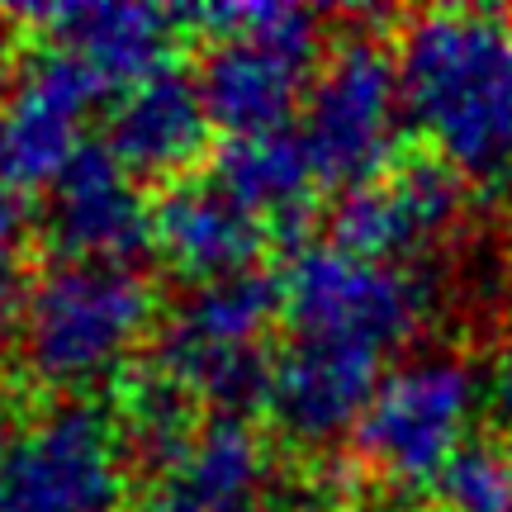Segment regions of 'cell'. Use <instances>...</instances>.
<instances>
[{
	"instance_id": "cell-21",
	"label": "cell",
	"mask_w": 512,
	"mask_h": 512,
	"mask_svg": "<svg viewBox=\"0 0 512 512\" xmlns=\"http://www.w3.org/2000/svg\"><path fill=\"white\" fill-rule=\"evenodd\" d=\"M5 446H10V441H5V427H0V456H5Z\"/></svg>"
},
{
	"instance_id": "cell-9",
	"label": "cell",
	"mask_w": 512,
	"mask_h": 512,
	"mask_svg": "<svg viewBox=\"0 0 512 512\" xmlns=\"http://www.w3.org/2000/svg\"><path fill=\"white\" fill-rule=\"evenodd\" d=\"M465 209L460 171L441 157H413L347 190L328 219V242L342 252L399 266V256L432 247Z\"/></svg>"
},
{
	"instance_id": "cell-4",
	"label": "cell",
	"mask_w": 512,
	"mask_h": 512,
	"mask_svg": "<svg viewBox=\"0 0 512 512\" xmlns=\"http://www.w3.org/2000/svg\"><path fill=\"white\" fill-rule=\"evenodd\" d=\"M285 323L304 342H342L384 356L418 328L427 294L408 271L313 242L280 275Z\"/></svg>"
},
{
	"instance_id": "cell-15",
	"label": "cell",
	"mask_w": 512,
	"mask_h": 512,
	"mask_svg": "<svg viewBox=\"0 0 512 512\" xmlns=\"http://www.w3.org/2000/svg\"><path fill=\"white\" fill-rule=\"evenodd\" d=\"M209 128L214 124L200 100V86L166 67L119 95L110 128H105V147L119 157L128 176L162 181V176H181L200 162Z\"/></svg>"
},
{
	"instance_id": "cell-16",
	"label": "cell",
	"mask_w": 512,
	"mask_h": 512,
	"mask_svg": "<svg viewBox=\"0 0 512 512\" xmlns=\"http://www.w3.org/2000/svg\"><path fill=\"white\" fill-rule=\"evenodd\" d=\"M228 200H238L247 214L294 233L309 219V195L318 181V166L299 128H271V133H242L214 152V176Z\"/></svg>"
},
{
	"instance_id": "cell-22",
	"label": "cell",
	"mask_w": 512,
	"mask_h": 512,
	"mask_svg": "<svg viewBox=\"0 0 512 512\" xmlns=\"http://www.w3.org/2000/svg\"><path fill=\"white\" fill-rule=\"evenodd\" d=\"M380 512H394V508H380Z\"/></svg>"
},
{
	"instance_id": "cell-13",
	"label": "cell",
	"mask_w": 512,
	"mask_h": 512,
	"mask_svg": "<svg viewBox=\"0 0 512 512\" xmlns=\"http://www.w3.org/2000/svg\"><path fill=\"white\" fill-rule=\"evenodd\" d=\"M271 228L228 200L214 181H181L152 204V242L166 266L190 275L195 285L219 275L252 271L256 252L266 247Z\"/></svg>"
},
{
	"instance_id": "cell-11",
	"label": "cell",
	"mask_w": 512,
	"mask_h": 512,
	"mask_svg": "<svg viewBox=\"0 0 512 512\" xmlns=\"http://www.w3.org/2000/svg\"><path fill=\"white\" fill-rule=\"evenodd\" d=\"M48 233L62 261H124L152 242V204L105 143H86L48 185Z\"/></svg>"
},
{
	"instance_id": "cell-14",
	"label": "cell",
	"mask_w": 512,
	"mask_h": 512,
	"mask_svg": "<svg viewBox=\"0 0 512 512\" xmlns=\"http://www.w3.org/2000/svg\"><path fill=\"white\" fill-rule=\"evenodd\" d=\"M57 48H72L91 62L110 91H128L147 76L166 72V57L176 48V10L157 5H38L24 10Z\"/></svg>"
},
{
	"instance_id": "cell-6",
	"label": "cell",
	"mask_w": 512,
	"mask_h": 512,
	"mask_svg": "<svg viewBox=\"0 0 512 512\" xmlns=\"http://www.w3.org/2000/svg\"><path fill=\"white\" fill-rule=\"evenodd\" d=\"M399 110V57H389L370 38H347L313 76L299 128L318 166V181L356 190L384 176L394 162Z\"/></svg>"
},
{
	"instance_id": "cell-18",
	"label": "cell",
	"mask_w": 512,
	"mask_h": 512,
	"mask_svg": "<svg viewBox=\"0 0 512 512\" xmlns=\"http://www.w3.org/2000/svg\"><path fill=\"white\" fill-rule=\"evenodd\" d=\"M441 512H512V446L465 441L437 475Z\"/></svg>"
},
{
	"instance_id": "cell-17",
	"label": "cell",
	"mask_w": 512,
	"mask_h": 512,
	"mask_svg": "<svg viewBox=\"0 0 512 512\" xmlns=\"http://www.w3.org/2000/svg\"><path fill=\"white\" fill-rule=\"evenodd\" d=\"M275 313H285L280 280L266 271H238L204 280L185 294L162 337V356H204V351L261 347Z\"/></svg>"
},
{
	"instance_id": "cell-8",
	"label": "cell",
	"mask_w": 512,
	"mask_h": 512,
	"mask_svg": "<svg viewBox=\"0 0 512 512\" xmlns=\"http://www.w3.org/2000/svg\"><path fill=\"white\" fill-rule=\"evenodd\" d=\"M105 95L110 86L72 48L48 43L43 53L29 57L0 100V185L15 195L53 185L86 147L81 124Z\"/></svg>"
},
{
	"instance_id": "cell-5",
	"label": "cell",
	"mask_w": 512,
	"mask_h": 512,
	"mask_svg": "<svg viewBox=\"0 0 512 512\" xmlns=\"http://www.w3.org/2000/svg\"><path fill=\"white\" fill-rule=\"evenodd\" d=\"M119 418L95 403H57L0 456V512H114L124 494Z\"/></svg>"
},
{
	"instance_id": "cell-7",
	"label": "cell",
	"mask_w": 512,
	"mask_h": 512,
	"mask_svg": "<svg viewBox=\"0 0 512 512\" xmlns=\"http://www.w3.org/2000/svg\"><path fill=\"white\" fill-rule=\"evenodd\" d=\"M475 403V370L456 356H422L389 370L356 427L361 460L394 484H437L446 460L470 441Z\"/></svg>"
},
{
	"instance_id": "cell-12",
	"label": "cell",
	"mask_w": 512,
	"mask_h": 512,
	"mask_svg": "<svg viewBox=\"0 0 512 512\" xmlns=\"http://www.w3.org/2000/svg\"><path fill=\"white\" fill-rule=\"evenodd\" d=\"M380 389V356L342 342H304L294 337L275 356L271 413L294 441H332L347 427H361L370 399Z\"/></svg>"
},
{
	"instance_id": "cell-3",
	"label": "cell",
	"mask_w": 512,
	"mask_h": 512,
	"mask_svg": "<svg viewBox=\"0 0 512 512\" xmlns=\"http://www.w3.org/2000/svg\"><path fill=\"white\" fill-rule=\"evenodd\" d=\"M152 309V285L128 261H57L19 304L24 366L38 384L81 389L124 366Z\"/></svg>"
},
{
	"instance_id": "cell-2",
	"label": "cell",
	"mask_w": 512,
	"mask_h": 512,
	"mask_svg": "<svg viewBox=\"0 0 512 512\" xmlns=\"http://www.w3.org/2000/svg\"><path fill=\"white\" fill-rule=\"evenodd\" d=\"M176 19L209 34V53L195 76L209 124L228 138L290 128L318 57V24L309 10L280 0H223L176 10Z\"/></svg>"
},
{
	"instance_id": "cell-10",
	"label": "cell",
	"mask_w": 512,
	"mask_h": 512,
	"mask_svg": "<svg viewBox=\"0 0 512 512\" xmlns=\"http://www.w3.org/2000/svg\"><path fill=\"white\" fill-rule=\"evenodd\" d=\"M275 494V465L247 418H209L176 460L147 475L133 512H261Z\"/></svg>"
},
{
	"instance_id": "cell-19",
	"label": "cell",
	"mask_w": 512,
	"mask_h": 512,
	"mask_svg": "<svg viewBox=\"0 0 512 512\" xmlns=\"http://www.w3.org/2000/svg\"><path fill=\"white\" fill-rule=\"evenodd\" d=\"M24 233H29V214L15 190L0 185V347L10 342L19 328V252H24Z\"/></svg>"
},
{
	"instance_id": "cell-1",
	"label": "cell",
	"mask_w": 512,
	"mask_h": 512,
	"mask_svg": "<svg viewBox=\"0 0 512 512\" xmlns=\"http://www.w3.org/2000/svg\"><path fill=\"white\" fill-rule=\"evenodd\" d=\"M403 110L460 176H512V19L432 10L399 38Z\"/></svg>"
},
{
	"instance_id": "cell-20",
	"label": "cell",
	"mask_w": 512,
	"mask_h": 512,
	"mask_svg": "<svg viewBox=\"0 0 512 512\" xmlns=\"http://www.w3.org/2000/svg\"><path fill=\"white\" fill-rule=\"evenodd\" d=\"M494 403H498V413L512 422V337L503 342V351H498V366H494Z\"/></svg>"
}]
</instances>
